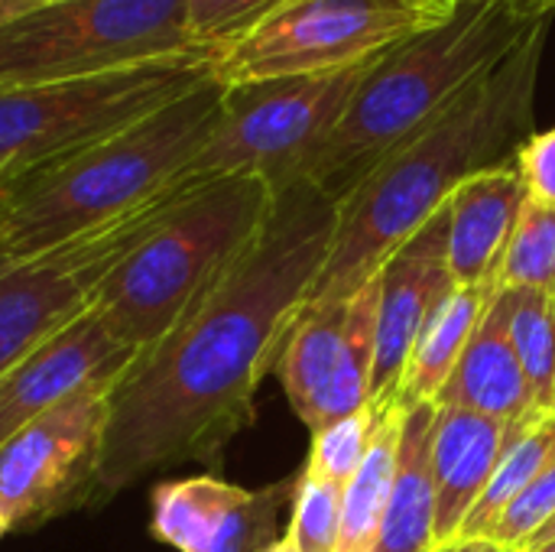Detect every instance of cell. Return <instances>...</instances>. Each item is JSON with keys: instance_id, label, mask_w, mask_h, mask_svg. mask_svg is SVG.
<instances>
[{"instance_id": "18", "label": "cell", "mask_w": 555, "mask_h": 552, "mask_svg": "<svg viewBox=\"0 0 555 552\" xmlns=\"http://www.w3.org/2000/svg\"><path fill=\"white\" fill-rule=\"evenodd\" d=\"M436 407L472 410L501 423H537L533 394L517 361L507 322V299L504 290L494 296L491 309L478 322L472 342L465 345L449 384L442 387Z\"/></svg>"}, {"instance_id": "12", "label": "cell", "mask_w": 555, "mask_h": 552, "mask_svg": "<svg viewBox=\"0 0 555 552\" xmlns=\"http://www.w3.org/2000/svg\"><path fill=\"white\" fill-rule=\"evenodd\" d=\"M377 303L380 283L374 277L351 299L302 306L296 316L273 371L309 433L367 410L377 351Z\"/></svg>"}, {"instance_id": "24", "label": "cell", "mask_w": 555, "mask_h": 552, "mask_svg": "<svg viewBox=\"0 0 555 552\" xmlns=\"http://www.w3.org/2000/svg\"><path fill=\"white\" fill-rule=\"evenodd\" d=\"M501 290L555 293V205L527 198L501 260Z\"/></svg>"}, {"instance_id": "26", "label": "cell", "mask_w": 555, "mask_h": 552, "mask_svg": "<svg viewBox=\"0 0 555 552\" xmlns=\"http://www.w3.org/2000/svg\"><path fill=\"white\" fill-rule=\"evenodd\" d=\"M390 413V410H387ZM380 416H374L371 410H361L354 416H345L319 433H312V449L306 459V468L338 488H345L354 472L361 468L367 449H371V436Z\"/></svg>"}, {"instance_id": "29", "label": "cell", "mask_w": 555, "mask_h": 552, "mask_svg": "<svg viewBox=\"0 0 555 552\" xmlns=\"http://www.w3.org/2000/svg\"><path fill=\"white\" fill-rule=\"evenodd\" d=\"M517 169L533 202L555 205V127L533 130L527 143L517 150Z\"/></svg>"}, {"instance_id": "23", "label": "cell", "mask_w": 555, "mask_h": 552, "mask_svg": "<svg viewBox=\"0 0 555 552\" xmlns=\"http://www.w3.org/2000/svg\"><path fill=\"white\" fill-rule=\"evenodd\" d=\"M517 361L533 394L537 416H555V293L504 290Z\"/></svg>"}, {"instance_id": "28", "label": "cell", "mask_w": 555, "mask_h": 552, "mask_svg": "<svg viewBox=\"0 0 555 552\" xmlns=\"http://www.w3.org/2000/svg\"><path fill=\"white\" fill-rule=\"evenodd\" d=\"M555 514V462L546 468V472H540L530 485H527V491L501 514V521L494 524V530H491V537L488 540H494L498 547H504V550H514L520 552L537 534H540V527L550 521Z\"/></svg>"}, {"instance_id": "21", "label": "cell", "mask_w": 555, "mask_h": 552, "mask_svg": "<svg viewBox=\"0 0 555 552\" xmlns=\"http://www.w3.org/2000/svg\"><path fill=\"white\" fill-rule=\"evenodd\" d=\"M403 433V407L384 413L374 426L371 449L354 472V478L341 488L338 508V547L335 552H374L380 540L387 498L397 468V446Z\"/></svg>"}, {"instance_id": "33", "label": "cell", "mask_w": 555, "mask_h": 552, "mask_svg": "<svg viewBox=\"0 0 555 552\" xmlns=\"http://www.w3.org/2000/svg\"><path fill=\"white\" fill-rule=\"evenodd\" d=\"M267 552H296V547H293V543H289V537L283 534V537H280V540H276V543H273Z\"/></svg>"}, {"instance_id": "9", "label": "cell", "mask_w": 555, "mask_h": 552, "mask_svg": "<svg viewBox=\"0 0 555 552\" xmlns=\"http://www.w3.org/2000/svg\"><path fill=\"white\" fill-rule=\"evenodd\" d=\"M452 10L426 0H289L215 55V78L247 85L367 65Z\"/></svg>"}, {"instance_id": "37", "label": "cell", "mask_w": 555, "mask_h": 552, "mask_svg": "<svg viewBox=\"0 0 555 552\" xmlns=\"http://www.w3.org/2000/svg\"><path fill=\"white\" fill-rule=\"evenodd\" d=\"M507 552H514V550H507Z\"/></svg>"}, {"instance_id": "36", "label": "cell", "mask_w": 555, "mask_h": 552, "mask_svg": "<svg viewBox=\"0 0 555 552\" xmlns=\"http://www.w3.org/2000/svg\"><path fill=\"white\" fill-rule=\"evenodd\" d=\"M533 552H555V540H550L546 547H540V550H533Z\"/></svg>"}, {"instance_id": "30", "label": "cell", "mask_w": 555, "mask_h": 552, "mask_svg": "<svg viewBox=\"0 0 555 552\" xmlns=\"http://www.w3.org/2000/svg\"><path fill=\"white\" fill-rule=\"evenodd\" d=\"M52 3H65V0H0V26L10 23V20H20L33 10H42V7H52Z\"/></svg>"}, {"instance_id": "32", "label": "cell", "mask_w": 555, "mask_h": 552, "mask_svg": "<svg viewBox=\"0 0 555 552\" xmlns=\"http://www.w3.org/2000/svg\"><path fill=\"white\" fill-rule=\"evenodd\" d=\"M550 540H555V514L546 521V524H543V527H540V534H537V537H533V540H530V543H527L520 552L540 550V547H546Z\"/></svg>"}, {"instance_id": "8", "label": "cell", "mask_w": 555, "mask_h": 552, "mask_svg": "<svg viewBox=\"0 0 555 552\" xmlns=\"http://www.w3.org/2000/svg\"><path fill=\"white\" fill-rule=\"evenodd\" d=\"M374 62L328 75L224 85L221 120L185 179L257 176L273 192L299 182Z\"/></svg>"}, {"instance_id": "25", "label": "cell", "mask_w": 555, "mask_h": 552, "mask_svg": "<svg viewBox=\"0 0 555 552\" xmlns=\"http://www.w3.org/2000/svg\"><path fill=\"white\" fill-rule=\"evenodd\" d=\"M289 0H185V33L195 49L224 52Z\"/></svg>"}, {"instance_id": "1", "label": "cell", "mask_w": 555, "mask_h": 552, "mask_svg": "<svg viewBox=\"0 0 555 552\" xmlns=\"http://www.w3.org/2000/svg\"><path fill=\"white\" fill-rule=\"evenodd\" d=\"M338 228V202L309 182L276 192L267 224L215 290L111 394L101 501L140 478L218 462L254 423L257 390L276 368Z\"/></svg>"}, {"instance_id": "6", "label": "cell", "mask_w": 555, "mask_h": 552, "mask_svg": "<svg viewBox=\"0 0 555 552\" xmlns=\"http://www.w3.org/2000/svg\"><path fill=\"white\" fill-rule=\"evenodd\" d=\"M211 75L215 55L189 49L114 72L0 88V179L111 137Z\"/></svg>"}, {"instance_id": "22", "label": "cell", "mask_w": 555, "mask_h": 552, "mask_svg": "<svg viewBox=\"0 0 555 552\" xmlns=\"http://www.w3.org/2000/svg\"><path fill=\"white\" fill-rule=\"evenodd\" d=\"M555 462V416L524 426L504 449L481 501L472 508L459 540H488L501 514L527 491V485Z\"/></svg>"}, {"instance_id": "27", "label": "cell", "mask_w": 555, "mask_h": 552, "mask_svg": "<svg viewBox=\"0 0 555 552\" xmlns=\"http://www.w3.org/2000/svg\"><path fill=\"white\" fill-rule=\"evenodd\" d=\"M338 508H341V488L302 468L293 498V517L286 527V537L296 552H335Z\"/></svg>"}, {"instance_id": "15", "label": "cell", "mask_w": 555, "mask_h": 552, "mask_svg": "<svg viewBox=\"0 0 555 552\" xmlns=\"http://www.w3.org/2000/svg\"><path fill=\"white\" fill-rule=\"evenodd\" d=\"M446 244L449 211L442 205L403 247L387 257L377 273V351L367 403L374 416H384L387 410L400 407V384L413 345L436 306L455 290V280L446 267Z\"/></svg>"}, {"instance_id": "2", "label": "cell", "mask_w": 555, "mask_h": 552, "mask_svg": "<svg viewBox=\"0 0 555 552\" xmlns=\"http://www.w3.org/2000/svg\"><path fill=\"white\" fill-rule=\"evenodd\" d=\"M553 16L439 120L380 159L345 198L325 267L306 306L345 303L371 283L472 176L511 163L533 133L540 65Z\"/></svg>"}, {"instance_id": "19", "label": "cell", "mask_w": 555, "mask_h": 552, "mask_svg": "<svg viewBox=\"0 0 555 552\" xmlns=\"http://www.w3.org/2000/svg\"><path fill=\"white\" fill-rule=\"evenodd\" d=\"M436 403L403 407V433L387 498V514L374 552L436 550V485H433V433Z\"/></svg>"}, {"instance_id": "17", "label": "cell", "mask_w": 555, "mask_h": 552, "mask_svg": "<svg viewBox=\"0 0 555 552\" xmlns=\"http://www.w3.org/2000/svg\"><path fill=\"white\" fill-rule=\"evenodd\" d=\"M527 198L530 192L517 169V156L511 163L472 176L455 189V195L446 202L449 211L446 267L455 286L498 280L504 251L511 244V234L517 228Z\"/></svg>"}, {"instance_id": "4", "label": "cell", "mask_w": 555, "mask_h": 552, "mask_svg": "<svg viewBox=\"0 0 555 552\" xmlns=\"http://www.w3.org/2000/svg\"><path fill=\"white\" fill-rule=\"evenodd\" d=\"M224 91L211 75L111 137L0 179V260L91 234L185 179L221 120Z\"/></svg>"}, {"instance_id": "20", "label": "cell", "mask_w": 555, "mask_h": 552, "mask_svg": "<svg viewBox=\"0 0 555 552\" xmlns=\"http://www.w3.org/2000/svg\"><path fill=\"white\" fill-rule=\"evenodd\" d=\"M501 293L498 280L475 283V286H455L429 316L423 325L413 355L403 371L400 384V407H416V403H436L442 387L449 384L465 345L472 342L478 322L491 309L494 296Z\"/></svg>"}, {"instance_id": "5", "label": "cell", "mask_w": 555, "mask_h": 552, "mask_svg": "<svg viewBox=\"0 0 555 552\" xmlns=\"http://www.w3.org/2000/svg\"><path fill=\"white\" fill-rule=\"evenodd\" d=\"M257 176L182 179L150 234L104 277L94 309L137 351L159 345L257 241L273 208Z\"/></svg>"}, {"instance_id": "3", "label": "cell", "mask_w": 555, "mask_h": 552, "mask_svg": "<svg viewBox=\"0 0 555 552\" xmlns=\"http://www.w3.org/2000/svg\"><path fill=\"white\" fill-rule=\"evenodd\" d=\"M555 0H459L455 10L374 62L299 182L345 198L380 159L439 120L491 75Z\"/></svg>"}, {"instance_id": "11", "label": "cell", "mask_w": 555, "mask_h": 552, "mask_svg": "<svg viewBox=\"0 0 555 552\" xmlns=\"http://www.w3.org/2000/svg\"><path fill=\"white\" fill-rule=\"evenodd\" d=\"M114 387H91L0 442V511L10 530H36L101 501V462Z\"/></svg>"}, {"instance_id": "10", "label": "cell", "mask_w": 555, "mask_h": 552, "mask_svg": "<svg viewBox=\"0 0 555 552\" xmlns=\"http://www.w3.org/2000/svg\"><path fill=\"white\" fill-rule=\"evenodd\" d=\"M179 185L182 179L130 215L68 244L0 260V374L94 303L104 277L150 234Z\"/></svg>"}, {"instance_id": "14", "label": "cell", "mask_w": 555, "mask_h": 552, "mask_svg": "<svg viewBox=\"0 0 555 552\" xmlns=\"http://www.w3.org/2000/svg\"><path fill=\"white\" fill-rule=\"evenodd\" d=\"M140 358L143 351L127 345L104 316L88 306L0 374V442L91 387H117Z\"/></svg>"}, {"instance_id": "7", "label": "cell", "mask_w": 555, "mask_h": 552, "mask_svg": "<svg viewBox=\"0 0 555 552\" xmlns=\"http://www.w3.org/2000/svg\"><path fill=\"white\" fill-rule=\"evenodd\" d=\"M189 49L185 0H65L0 26V88L114 72Z\"/></svg>"}, {"instance_id": "16", "label": "cell", "mask_w": 555, "mask_h": 552, "mask_svg": "<svg viewBox=\"0 0 555 552\" xmlns=\"http://www.w3.org/2000/svg\"><path fill=\"white\" fill-rule=\"evenodd\" d=\"M530 423H501L472 410L439 407L433 433L436 550L459 540L472 508L481 501L504 449Z\"/></svg>"}, {"instance_id": "34", "label": "cell", "mask_w": 555, "mask_h": 552, "mask_svg": "<svg viewBox=\"0 0 555 552\" xmlns=\"http://www.w3.org/2000/svg\"><path fill=\"white\" fill-rule=\"evenodd\" d=\"M7 534H10V521H7V517H3V511H0V540H3Z\"/></svg>"}, {"instance_id": "13", "label": "cell", "mask_w": 555, "mask_h": 552, "mask_svg": "<svg viewBox=\"0 0 555 552\" xmlns=\"http://www.w3.org/2000/svg\"><path fill=\"white\" fill-rule=\"evenodd\" d=\"M296 488L299 472L257 491L215 475L159 482L150 495V534L176 552H267Z\"/></svg>"}, {"instance_id": "35", "label": "cell", "mask_w": 555, "mask_h": 552, "mask_svg": "<svg viewBox=\"0 0 555 552\" xmlns=\"http://www.w3.org/2000/svg\"><path fill=\"white\" fill-rule=\"evenodd\" d=\"M426 3H436V7H446V10H452L459 0H426Z\"/></svg>"}, {"instance_id": "31", "label": "cell", "mask_w": 555, "mask_h": 552, "mask_svg": "<svg viewBox=\"0 0 555 552\" xmlns=\"http://www.w3.org/2000/svg\"><path fill=\"white\" fill-rule=\"evenodd\" d=\"M433 552H507L504 547H498L494 540H455L449 547H439Z\"/></svg>"}]
</instances>
